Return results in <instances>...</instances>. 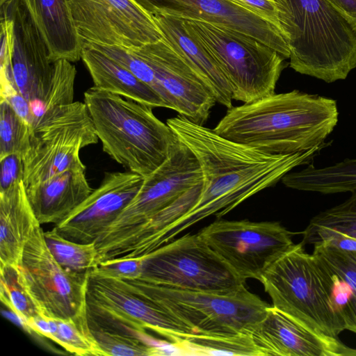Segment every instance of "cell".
Listing matches in <instances>:
<instances>
[{"mask_svg":"<svg viewBox=\"0 0 356 356\" xmlns=\"http://www.w3.org/2000/svg\"><path fill=\"white\" fill-rule=\"evenodd\" d=\"M40 30L52 63L65 59H81L83 41L79 37L67 0H22Z\"/></svg>","mask_w":356,"mask_h":356,"instance_id":"cb8c5ba5","label":"cell"},{"mask_svg":"<svg viewBox=\"0 0 356 356\" xmlns=\"http://www.w3.org/2000/svg\"><path fill=\"white\" fill-rule=\"evenodd\" d=\"M141 257L138 280L146 282L215 293H229L245 284L198 233L185 234Z\"/></svg>","mask_w":356,"mask_h":356,"instance_id":"9c48e42d","label":"cell"},{"mask_svg":"<svg viewBox=\"0 0 356 356\" xmlns=\"http://www.w3.org/2000/svg\"><path fill=\"white\" fill-rule=\"evenodd\" d=\"M338 121L335 99L293 90L227 108L213 129L264 153L285 155L322 149Z\"/></svg>","mask_w":356,"mask_h":356,"instance_id":"7a4b0ae2","label":"cell"},{"mask_svg":"<svg viewBox=\"0 0 356 356\" xmlns=\"http://www.w3.org/2000/svg\"><path fill=\"white\" fill-rule=\"evenodd\" d=\"M0 191L10 187L24 178L22 157L19 154H11L0 159Z\"/></svg>","mask_w":356,"mask_h":356,"instance_id":"f35d334b","label":"cell"},{"mask_svg":"<svg viewBox=\"0 0 356 356\" xmlns=\"http://www.w3.org/2000/svg\"><path fill=\"white\" fill-rule=\"evenodd\" d=\"M143 179L129 170L106 172L99 187L54 227L69 240L95 242L136 196Z\"/></svg>","mask_w":356,"mask_h":356,"instance_id":"5bb4252c","label":"cell"},{"mask_svg":"<svg viewBox=\"0 0 356 356\" xmlns=\"http://www.w3.org/2000/svg\"><path fill=\"white\" fill-rule=\"evenodd\" d=\"M277 29L290 42L293 19L287 0H229Z\"/></svg>","mask_w":356,"mask_h":356,"instance_id":"d590c367","label":"cell"},{"mask_svg":"<svg viewBox=\"0 0 356 356\" xmlns=\"http://www.w3.org/2000/svg\"><path fill=\"white\" fill-rule=\"evenodd\" d=\"M0 100L8 102L16 113L31 126L35 120V115L30 102L25 98L12 84L1 86Z\"/></svg>","mask_w":356,"mask_h":356,"instance_id":"74e56055","label":"cell"},{"mask_svg":"<svg viewBox=\"0 0 356 356\" xmlns=\"http://www.w3.org/2000/svg\"><path fill=\"white\" fill-rule=\"evenodd\" d=\"M98 139L85 102L56 106L36 117L22 156L26 187L67 170H86L80 151Z\"/></svg>","mask_w":356,"mask_h":356,"instance_id":"ba28073f","label":"cell"},{"mask_svg":"<svg viewBox=\"0 0 356 356\" xmlns=\"http://www.w3.org/2000/svg\"><path fill=\"white\" fill-rule=\"evenodd\" d=\"M181 19L188 33L213 58L227 78L233 99L250 103L275 93L285 67V58L278 51L227 27Z\"/></svg>","mask_w":356,"mask_h":356,"instance_id":"8992f818","label":"cell"},{"mask_svg":"<svg viewBox=\"0 0 356 356\" xmlns=\"http://www.w3.org/2000/svg\"><path fill=\"white\" fill-rule=\"evenodd\" d=\"M102 356H150L166 355L165 346L150 344L141 339L89 325Z\"/></svg>","mask_w":356,"mask_h":356,"instance_id":"1f68e13d","label":"cell"},{"mask_svg":"<svg viewBox=\"0 0 356 356\" xmlns=\"http://www.w3.org/2000/svg\"><path fill=\"white\" fill-rule=\"evenodd\" d=\"M81 60L95 86L153 108H168L154 90L101 51L83 44Z\"/></svg>","mask_w":356,"mask_h":356,"instance_id":"d4e9b609","label":"cell"},{"mask_svg":"<svg viewBox=\"0 0 356 356\" xmlns=\"http://www.w3.org/2000/svg\"><path fill=\"white\" fill-rule=\"evenodd\" d=\"M26 328L51 339L71 354L102 356L88 325L79 323L73 319L39 315L27 323Z\"/></svg>","mask_w":356,"mask_h":356,"instance_id":"83f0119b","label":"cell"},{"mask_svg":"<svg viewBox=\"0 0 356 356\" xmlns=\"http://www.w3.org/2000/svg\"><path fill=\"white\" fill-rule=\"evenodd\" d=\"M76 73L75 65L69 60L62 59L53 63L51 83L46 96L37 103L39 108L35 113V118L56 106L74 102Z\"/></svg>","mask_w":356,"mask_h":356,"instance_id":"e575fe53","label":"cell"},{"mask_svg":"<svg viewBox=\"0 0 356 356\" xmlns=\"http://www.w3.org/2000/svg\"><path fill=\"white\" fill-rule=\"evenodd\" d=\"M17 267H0V298L1 302L20 320L21 325L26 327L29 321L43 314L19 282Z\"/></svg>","mask_w":356,"mask_h":356,"instance_id":"4dcf8cb0","label":"cell"},{"mask_svg":"<svg viewBox=\"0 0 356 356\" xmlns=\"http://www.w3.org/2000/svg\"><path fill=\"white\" fill-rule=\"evenodd\" d=\"M97 49L129 70L138 79L154 90L166 103L168 108L172 109L168 95L159 82L152 67L131 49L118 46L104 45L83 42Z\"/></svg>","mask_w":356,"mask_h":356,"instance_id":"836d02e7","label":"cell"},{"mask_svg":"<svg viewBox=\"0 0 356 356\" xmlns=\"http://www.w3.org/2000/svg\"><path fill=\"white\" fill-rule=\"evenodd\" d=\"M163 38L186 61L214 97L217 103L232 107L230 83L213 58L186 30L182 19L161 14L151 15Z\"/></svg>","mask_w":356,"mask_h":356,"instance_id":"44dd1931","label":"cell"},{"mask_svg":"<svg viewBox=\"0 0 356 356\" xmlns=\"http://www.w3.org/2000/svg\"><path fill=\"white\" fill-rule=\"evenodd\" d=\"M146 62L165 91L172 110L203 124L216 101L186 61L163 39L129 49Z\"/></svg>","mask_w":356,"mask_h":356,"instance_id":"9a60e30c","label":"cell"},{"mask_svg":"<svg viewBox=\"0 0 356 356\" xmlns=\"http://www.w3.org/2000/svg\"><path fill=\"white\" fill-rule=\"evenodd\" d=\"M166 123L197 160L202 174V191L193 207L146 244L139 256L169 243L211 215L220 218L251 196L281 181L294 168L310 164L321 150L269 154L225 138L214 129L179 115L168 119Z\"/></svg>","mask_w":356,"mask_h":356,"instance_id":"6da1fadb","label":"cell"},{"mask_svg":"<svg viewBox=\"0 0 356 356\" xmlns=\"http://www.w3.org/2000/svg\"><path fill=\"white\" fill-rule=\"evenodd\" d=\"M312 255L335 313L345 330L356 334V250L320 242L314 245Z\"/></svg>","mask_w":356,"mask_h":356,"instance_id":"ffe728a7","label":"cell"},{"mask_svg":"<svg viewBox=\"0 0 356 356\" xmlns=\"http://www.w3.org/2000/svg\"><path fill=\"white\" fill-rule=\"evenodd\" d=\"M259 281L280 311L330 337L338 338L345 330L317 264L302 242L277 259Z\"/></svg>","mask_w":356,"mask_h":356,"instance_id":"52a82bcc","label":"cell"},{"mask_svg":"<svg viewBox=\"0 0 356 356\" xmlns=\"http://www.w3.org/2000/svg\"><path fill=\"white\" fill-rule=\"evenodd\" d=\"M198 234L244 281L259 280L266 270L294 244L293 233L278 222L217 218Z\"/></svg>","mask_w":356,"mask_h":356,"instance_id":"7c38bea8","label":"cell"},{"mask_svg":"<svg viewBox=\"0 0 356 356\" xmlns=\"http://www.w3.org/2000/svg\"><path fill=\"white\" fill-rule=\"evenodd\" d=\"M302 234L304 245L326 242L356 250V191L341 204L314 216Z\"/></svg>","mask_w":356,"mask_h":356,"instance_id":"484cf974","label":"cell"},{"mask_svg":"<svg viewBox=\"0 0 356 356\" xmlns=\"http://www.w3.org/2000/svg\"><path fill=\"white\" fill-rule=\"evenodd\" d=\"M172 344L184 355L261 356L250 334L225 336L193 332Z\"/></svg>","mask_w":356,"mask_h":356,"instance_id":"f1b7e54d","label":"cell"},{"mask_svg":"<svg viewBox=\"0 0 356 356\" xmlns=\"http://www.w3.org/2000/svg\"><path fill=\"white\" fill-rule=\"evenodd\" d=\"M86 170L70 169L26 187V193L40 222L54 224L65 220L93 191Z\"/></svg>","mask_w":356,"mask_h":356,"instance_id":"7402d4cb","label":"cell"},{"mask_svg":"<svg viewBox=\"0 0 356 356\" xmlns=\"http://www.w3.org/2000/svg\"><path fill=\"white\" fill-rule=\"evenodd\" d=\"M202 181L197 160L179 140L170 157L144 177L136 196L95 241L99 259L130 232Z\"/></svg>","mask_w":356,"mask_h":356,"instance_id":"8fae6325","label":"cell"},{"mask_svg":"<svg viewBox=\"0 0 356 356\" xmlns=\"http://www.w3.org/2000/svg\"><path fill=\"white\" fill-rule=\"evenodd\" d=\"M134 293L154 302L194 332L250 334L269 305L244 286L229 293L176 289L140 280H122Z\"/></svg>","mask_w":356,"mask_h":356,"instance_id":"5b68a950","label":"cell"},{"mask_svg":"<svg viewBox=\"0 0 356 356\" xmlns=\"http://www.w3.org/2000/svg\"><path fill=\"white\" fill-rule=\"evenodd\" d=\"M89 270L76 272L61 266L47 245L40 224L31 233L17 267L19 282L43 315L83 325H88Z\"/></svg>","mask_w":356,"mask_h":356,"instance_id":"30bf717a","label":"cell"},{"mask_svg":"<svg viewBox=\"0 0 356 356\" xmlns=\"http://www.w3.org/2000/svg\"><path fill=\"white\" fill-rule=\"evenodd\" d=\"M38 224L23 179L0 191V267L18 266L26 243Z\"/></svg>","mask_w":356,"mask_h":356,"instance_id":"603a6c76","label":"cell"},{"mask_svg":"<svg viewBox=\"0 0 356 356\" xmlns=\"http://www.w3.org/2000/svg\"><path fill=\"white\" fill-rule=\"evenodd\" d=\"M83 42L141 47L163 35L152 16L134 0H67Z\"/></svg>","mask_w":356,"mask_h":356,"instance_id":"4fadbf2b","label":"cell"},{"mask_svg":"<svg viewBox=\"0 0 356 356\" xmlns=\"http://www.w3.org/2000/svg\"><path fill=\"white\" fill-rule=\"evenodd\" d=\"M293 19L289 65L326 83L356 67V29L326 0H287Z\"/></svg>","mask_w":356,"mask_h":356,"instance_id":"277c9868","label":"cell"},{"mask_svg":"<svg viewBox=\"0 0 356 356\" xmlns=\"http://www.w3.org/2000/svg\"><path fill=\"white\" fill-rule=\"evenodd\" d=\"M13 1L14 0H0V6L8 4Z\"/></svg>","mask_w":356,"mask_h":356,"instance_id":"60d3db41","label":"cell"},{"mask_svg":"<svg viewBox=\"0 0 356 356\" xmlns=\"http://www.w3.org/2000/svg\"><path fill=\"white\" fill-rule=\"evenodd\" d=\"M86 301L140 329L154 331L172 343L194 332L154 302L134 293L121 279L97 268L89 270Z\"/></svg>","mask_w":356,"mask_h":356,"instance_id":"2e32d148","label":"cell"},{"mask_svg":"<svg viewBox=\"0 0 356 356\" xmlns=\"http://www.w3.org/2000/svg\"><path fill=\"white\" fill-rule=\"evenodd\" d=\"M31 131L32 126L19 117L8 102L0 100V159L11 154L22 156Z\"/></svg>","mask_w":356,"mask_h":356,"instance_id":"d6a6232c","label":"cell"},{"mask_svg":"<svg viewBox=\"0 0 356 356\" xmlns=\"http://www.w3.org/2000/svg\"><path fill=\"white\" fill-rule=\"evenodd\" d=\"M84 102L103 151L143 177L161 165L179 142L151 106L95 86L84 92Z\"/></svg>","mask_w":356,"mask_h":356,"instance_id":"3957f363","label":"cell"},{"mask_svg":"<svg viewBox=\"0 0 356 356\" xmlns=\"http://www.w3.org/2000/svg\"><path fill=\"white\" fill-rule=\"evenodd\" d=\"M97 268L108 275L121 280H136L142 274L143 259L136 257L109 259L101 262Z\"/></svg>","mask_w":356,"mask_h":356,"instance_id":"8d00e7d4","label":"cell"},{"mask_svg":"<svg viewBox=\"0 0 356 356\" xmlns=\"http://www.w3.org/2000/svg\"><path fill=\"white\" fill-rule=\"evenodd\" d=\"M261 356H339L356 355L338 338L321 333L296 318L268 306L252 331Z\"/></svg>","mask_w":356,"mask_h":356,"instance_id":"d6986e66","label":"cell"},{"mask_svg":"<svg viewBox=\"0 0 356 356\" xmlns=\"http://www.w3.org/2000/svg\"><path fill=\"white\" fill-rule=\"evenodd\" d=\"M47 245L57 262L64 268L83 272L98 267L100 264L95 242L80 243L65 238L55 227L44 232Z\"/></svg>","mask_w":356,"mask_h":356,"instance_id":"f546056e","label":"cell"},{"mask_svg":"<svg viewBox=\"0 0 356 356\" xmlns=\"http://www.w3.org/2000/svg\"><path fill=\"white\" fill-rule=\"evenodd\" d=\"M14 24L12 63L17 90L33 105L46 96L52 78L53 63L47 44L22 0L1 6Z\"/></svg>","mask_w":356,"mask_h":356,"instance_id":"ac0fdd59","label":"cell"},{"mask_svg":"<svg viewBox=\"0 0 356 356\" xmlns=\"http://www.w3.org/2000/svg\"><path fill=\"white\" fill-rule=\"evenodd\" d=\"M282 184L294 190L321 194L356 191V159H345L333 165L316 168L309 164L298 171H291Z\"/></svg>","mask_w":356,"mask_h":356,"instance_id":"4316f807","label":"cell"},{"mask_svg":"<svg viewBox=\"0 0 356 356\" xmlns=\"http://www.w3.org/2000/svg\"><path fill=\"white\" fill-rule=\"evenodd\" d=\"M356 29V0H326Z\"/></svg>","mask_w":356,"mask_h":356,"instance_id":"ab89813d","label":"cell"},{"mask_svg":"<svg viewBox=\"0 0 356 356\" xmlns=\"http://www.w3.org/2000/svg\"><path fill=\"white\" fill-rule=\"evenodd\" d=\"M150 15L200 20L249 35L289 58V41L277 29L229 0H134Z\"/></svg>","mask_w":356,"mask_h":356,"instance_id":"e0dca14e","label":"cell"}]
</instances>
